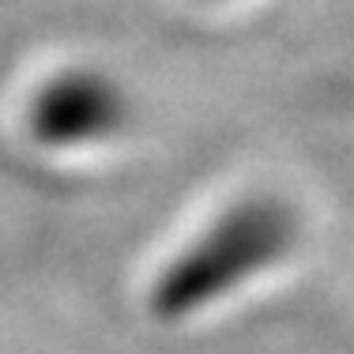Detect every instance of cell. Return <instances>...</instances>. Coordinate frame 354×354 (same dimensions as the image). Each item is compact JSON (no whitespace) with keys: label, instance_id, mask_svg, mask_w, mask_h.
<instances>
[{"label":"cell","instance_id":"obj_1","mask_svg":"<svg viewBox=\"0 0 354 354\" xmlns=\"http://www.w3.org/2000/svg\"><path fill=\"white\" fill-rule=\"evenodd\" d=\"M294 245V218L275 200H245L218 215L196 241H189L147 290V309L158 320H185L223 294L257 279Z\"/></svg>","mask_w":354,"mask_h":354},{"label":"cell","instance_id":"obj_2","mask_svg":"<svg viewBox=\"0 0 354 354\" xmlns=\"http://www.w3.org/2000/svg\"><path fill=\"white\" fill-rule=\"evenodd\" d=\"M124 95L98 72H61L35 91L27 132L49 151H80L113 140L124 129Z\"/></svg>","mask_w":354,"mask_h":354}]
</instances>
